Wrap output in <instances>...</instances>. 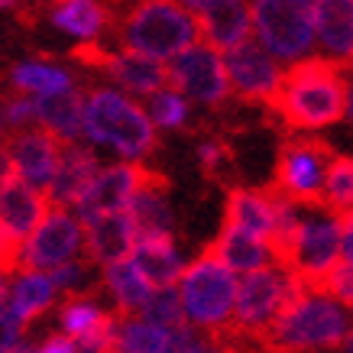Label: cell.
Wrapping results in <instances>:
<instances>
[{"label":"cell","mask_w":353,"mask_h":353,"mask_svg":"<svg viewBox=\"0 0 353 353\" xmlns=\"http://www.w3.org/2000/svg\"><path fill=\"white\" fill-rule=\"evenodd\" d=\"M347 68L350 65L324 55H305L289 68H282V81L266 108L295 133L334 127L343 117H350Z\"/></svg>","instance_id":"6da1fadb"},{"label":"cell","mask_w":353,"mask_h":353,"mask_svg":"<svg viewBox=\"0 0 353 353\" xmlns=\"http://www.w3.org/2000/svg\"><path fill=\"white\" fill-rule=\"evenodd\" d=\"M343 347H350V321L343 305L305 285L292 295V301L256 341V350L263 353H308Z\"/></svg>","instance_id":"7a4b0ae2"},{"label":"cell","mask_w":353,"mask_h":353,"mask_svg":"<svg viewBox=\"0 0 353 353\" xmlns=\"http://www.w3.org/2000/svg\"><path fill=\"white\" fill-rule=\"evenodd\" d=\"M114 36L120 49L139 52L156 62H169L172 55L201 39L194 10H185L175 0H127L117 7Z\"/></svg>","instance_id":"3957f363"},{"label":"cell","mask_w":353,"mask_h":353,"mask_svg":"<svg viewBox=\"0 0 353 353\" xmlns=\"http://www.w3.org/2000/svg\"><path fill=\"white\" fill-rule=\"evenodd\" d=\"M81 137L97 146H108L130 162L146 159L156 150V127L146 108H139V101L123 94L120 88L97 85L85 91Z\"/></svg>","instance_id":"277c9868"},{"label":"cell","mask_w":353,"mask_h":353,"mask_svg":"<svg viewBox=\"0 0 353 353\" xmlns=\"http://www.w3.org/2000/svg\"><path fill=\"white\" fill-rule=\"evenodd\" d=\"M350 227V214H321L295 217V227L272 246V259L305 289H318L327 269L341 259V234ZM321 292V289H318Z\"/></svg>","instance_id":"5b68a950"},{"label":"cell","mask_w":353,"mask_h":353,"mask_svg":"<svg viewBox=\"0 0 353 353\" xmlns=\"http://www.w3.org/2000/svg\"><path fill=\"white\" fill-rule=\"evenodd\" d=\"M301 289L299 279H292L285 269L279 266H263L246 272L243 282L236 285V299H234V311H230V321L221 331L224 341H230L234 347L253 343L266 334V327L279 318V311L292 301V295Z\"/></svg>","instance_id":"8992f818"},{"label":"cell","mask_w":353,"mask_h":353,"mask_svg":"<svg viewBox=\"0 0 353 353\" xmlns=\"http://www.w3.org/2000/svg\"><path fill=\"white\" fill-rule=\"evenodd\" d=\"M236 299V276L211 253H201L192 266L179 276V301H182L185 321L198 324L204 331H221L230 321Z\"/></svg>","instance_id":"52a82bcc"},{"label":"cell","mask_w":353,"mask_h":353,"mask_svg":"<svg viewBox=\"0 0 353 353\" xmlns=\"http://www.w3.org/2000/svg\"><path fill=\"white\" fill-rule=\"evenodd\" d=\"M253 39L276 62H299L314 49L311 0H250Z\"/></svg>","instance_id":"ba28073f"},{"label":"cell","mask_w":353,"mask_h":353,"mask_svg":"<svg viewBox=\"0 0 353 353\" xmlns=\"http://www.w3.org/2000/svg\"><path fill=\"white\" fill-rule=\"evenodd\" d=\"M334 159L331 143H324L308 133H295L282 143L276 162V188L282 198H289L299 208H321V188L327 162Z\"/></svg>","instance_id":"9c48e42d"},{"label":"cell","mask_w":353,"mask_h":353,"mask_svg":"<svg viewBox=\"0 0 353 353\" xmlns=\"http://www.w3.org/2000/svg\"><path fill=\"white\" fill-rule=\"evenodd\" d=\"M165 85L175 88L188 101L204 104V108H224L230 101L224 59L214 46L201 43V39L165 62Z\"/></svg>","instance_id":"30bf717a"},{"label":"cell","mask_w":353,"mask_h":353,"mask_svg":"<svg viewBox=\"0 0 353 353\" xmlns=\"http://www.w3.org/2000/svg\"><path fill=\"white\" fill-rule=\"evenodd\" d=\"M221 59H224V72L227 81H230V94H236L246 104H263L266 108L272 94H276L279 81H282V65L253 36H246L243 43L224 49Z\"/></svg>","instance_id":"8fae6325"},{"label":"cell","mask_w":353,"mask_h":353,"mask_svg":"<svg viewBox=\"0 0 353 353\" xmlns=\"http://www.w3.org/2000/svg\"><path fill=\"white\" fill-rule=\"evenodd\" d=\"M81 253V221L68 208H49V214L39 221L20 243V269H55Z\"/></svg>","instance_id":"7c38bea8"},{"label":"cell","mask_w":353,"mask_h":353,"mask_svg":"<svg viewBox=\"0 0 353 353\" xmlns=\"http://www.w3.org/2000/svg\"><path fill=\"white\" fill-rule=\"evenodd\" d=\"M146 165L143 162H117V165H101L94 175V182L88 185V192L78 198L75 217H91V214H108V211H127L130 198L137 194V188L146 179Z\"/></svg>","instance_id":"4fadbf2b"},{"label":"cell","mask_w":353,"mask_h":353,"mask_svg":"<svg viewBox=\"0 0 353 353\" xmlns=\"http://www.w3.org/2000/svg\"><path fill=\"white\" fill-rule=\"evenodd\" d=\"M3 150L13 162V172L20 175L23 182L43 188L52 179L55 165H59V152H62V143L46 133L43 127H23L13 130L10 137H3Z\"/></svg>","instance_id":"5bb4252c"},{"label":"cell","mask_w":353,"mask_h":353,"mask_svg":"<svg viewBox=\"0 0 353 353\" xmlns=\"http://www.w3.org/2000/svg\"><path fill=\"white\" fill-rule=\"evenodd\" d=\"M101 172L94 150H88L81 143H62L59 152V165H55L52 179L46 185V198L49 208H75L78 198L88 192V185L94 182V175Z\"/></svg>","instance_id":"9a60e30c"},{"label":"cell","mask_w":353,"mask_h":353,"mask_svg":"<svg viewBox=\"0 0 353 353\" xmlns=\"http://www.w3.org/2000/svg\"><path fill=\"white\" fill-rule=\"evenodd\" d=\"M194 20H198L201 43L214 46L217 52H224L230 46L243 43L246 36H253L250 0H201L194 7Z\"/></svg>","instance_id":"2e32d148"},{"label":"cell","mask_w":353,"mask_h":353,"mask_svg":"<svg viewBox=\"0 0 353 353\" xmlns=\"http://www.w3.org/2000/svg\"><path fill=\"white\" fill-rule=\"evenodd\" d=\"M46 214H49V198H46L43 188L23 182L17 172L0 185V227L17 243H23Z\"/></svg>","instance_id":"e0dca14e"},{"label":"cell","mask_w":353,"mask_h":353,"mask_svg":"<svg viewBox=\"0 0 353 353\" xmlns=\"http://www.w3.org/2000/svg\"><path fill=\"white\" fill-rule=\"evenodd\" d=\"M81 240L88 246V263H117L127 259L137 240V227L127 211H108V214L81 217Z\"/></svg>","instance_id":"ac0fdd59"},{"label":"cell","mask_w":353,"mask_h":353,"mask_svg":"<svg viewBox=\"0 0 353 353\" xmlns=\"http://www.w3.org/2000/svg\"><path fill=\"white\" fill-rule=\"evenodd\" d=\"M43 10L55 30L75 36L78 43L101 39L117 17V7L110 0H46Z\"/></svg>","instance_id":"d6986e66"},{"label":"cell","mask_w":353,"mask_h":353,"mask_svg":"<svg viewBox=\"0 0 353 353\" xmlns=\"http://www.w3.org/2000/svg\"><path fill=\"white\" fill-rule=\"evenodd\" d=\"M311 17H314V46L324 49V59L350 65L353 0H311Z\"/></svg>","instance_id":"ffe728a7"},{"label":"cell","mask_w":353,"mask_h":353,"mask_svg":"<svg viewBox=\"0 0 353 353\" xmlns=\"http://www.w3.org/2000/svg\"><path fill=\"white\" fill-rule=\"evenodd\" d=\"M130 259H133V266L139 269V276L146 279L152 289L175 285L185 269L172 234H137L133 250H130Z\"/></svg>","instance_id":"44dd1931"},{"label":"cell","mask_w":353,"mask_h":353,"mask_svg":"<svg viewBox=\"0 0 353 353\" xmlns=\"http://www.w3.org/2000/svg\"><path fill=\"white\" fill-rule=\"evenodd\" d=\"M224 224L240 227L246 234L263 236L269 243L276 227V198L272 188H230L224 204Z\"/></svg>","instance_id":"7402d4cb"},{"label":"cell","mask_w":353,"mask_h":353,"mask_svg":"<svg viewBox=\"0 0 353 353\" xmlns=\"http://www.w3.org/2000/svg\"><path fill=\"white\" fill-rule=\"evenodd\" d=\"M165 194H169L165 175L150 169L143 185L137 188V194L127 204V214L133 221V227H137V234H172L175 217H172V208Z\"/></svg>","instance_id":"603a6c76"},{"label":"cell","mask_w":353,"mask_h":353,"mask_svg":"<svg viewBox=\"0 0 353 353\" xmlns=\"http://www.w3.org/2000/svg\"><path fill=\"white\" fill-rule=\"evenodd\" d=\"M36 104V127L52 133L59 143H78L81 139V108H85V91L78 85L55 91L46 97H32Z\"/></svg>","instance_id":"cb8c5ba5"},{"label":"cell","mask_w":353,"mask_h":353,"mask_svg":"<svg viewBox=\"0 0 353 353\" xmlns=\"http://www.w3.org/2000/svg\"><path fill=\"white\" fill-rule=\"evenodd\" d=\"M204 253H211L217 263H224L230 272H253V269H263L272 263V253H269V243L263 236H253L240 230V227L224 224V230L217 234V240Z\"/></svg>","instance_id":"d4e9b609"},{"label":"cell","mask_w":353,"mask_h":353,"mask_svg":"<svg viewBox=\"0 0 353 353\" xmlns=\"http://www.w3.org/2000/svg\"><path fill=\"white\" fill-rule=\"evenodd\" d=\"M75 85V78L68 68L55 65L52 59H26V62H17L7 72V85H0V91H17V94L26 97H46L55 94V91H65V88Z\"/></svg>","instance_id":"484cf974"},{"label":"cell","mask_w":353,"mask_h":353,"mask_svg":"<svg viewBox=\"0 0 353 353\" xmlns=\"http://www.w3.org/2000/svg\"><path fill=\"white\" fill-rule=\"evenodd\" d=\"M104 285H108L110 299L117 305V314H139V308L146 305L152 285L139 276V269L133 266V259H117L104 266Z\"/></svg>","instance_id":"4316f807"},{"label":"cell","mask_w":353,"mask_h":353,"mask_svg":"<svg viewBox=\"0 0 353 353\" xmlns=\"http://www.w3.org/2000/svg\"><path fill=\"white\" fill-rule=\"evenodd\" d=\"M52 299H55L52 279L46 276V272H39V269H23L10 289V311H13V318L26 327V324L36 321L52 305Z\"/></svg>","instance_id":"83f0119b"},{"label":"cell","mask_w":353,"mask_h":353,"mask_svg":"<svg viewBox=\"0 0 353 353\" xmlns=\"http://www.w3.org/2000/svg\"><path fill=\"white\" fill-rule=\"evenodd\" d=\"M321 201L327 211H334V214H350V201H353V162H350V156L334 152V159L327 162Z\"/></svg>","instance_id":"f1b7e54d"},{"label":"cell","mask_w":353,"mask_h":353,"mask_svg":"<svg viewBox=\"0 0 353 353\" xmlns=\"http://www.w3.org/2000/svg\"><path fill=\"white\" fill-rule=\"evenodd\" d=\"M165 343H169L165 331L152 327L143 318L120 314V321H117V350L120 353H165Z\"/></svg>","instance_id":"f546056e"},{"label":"cell","mask_w":353,"mask_h":353,"mask_svg":"<svg viewBox=\"0 0 353 353\" xmlns=\"http://www.w3.org/2000/svg\"><path fill=\"white\" fill-rule=\"evenodd\" d=\"M146 114H150L152 127L185 130L192 108H188V97H182L175 88L165 85V88H159V91H152L150 94V108H146Z\"/></svg>","instance_id":"4dcf8cb0"},{"label":"cell","mask_w":353,"mask_h":353,"mask_svg":"<svg viewBox=\"0 0 353 353\" xmlns=\"http://www.w3.org/2000/svg\"><path fill=\"white\" fill-rule=\"evenodd\" d=\"M139 314H143V321H150L152 327H159V331H169L175 324H182L185 314H182V301H179V289H175V285L152 289L146 305L139 308Z\"/></svg>","instance_id":"1f68e13d"},{"label":"cell","mask_w":353,"mask_h":353,"mask_svg":"<svg viewBox=\"0 0 353 353\" xmlns=\"http://www.w3.org/2000/svg\"><path fill=\"white\" fill-rule=\"evenodd\" d=\"M101 314H104V308H97L94 299H85V295H72V299L62 305V311H59V324H62V334H65V337H72V341H78L81 334H88L97 321H101Z\"/></svg>","instance_id":"d6a6232c"},{"label":"cell","mask_w":353,"mask_h":353,"mask_svg":"<svg viewBox=\"0 0 353 353\" xmlns=\"http://www.w3.org/2000/svg\"><path fill=\"white\" fill-rule=\"evenodd\" d=\"M198 162H201V169L208 179H224L230 165H234V150L227 146L224 139H204L201 146H198Z\"/></svg>","instance_id":"836d02e7"},{"label":"cell","mask_w":353,"mask_h":353,"mask_svg":"<svg viewBox=\"0 0 353 353\" xmlns=\"http://www.w3.org/2000/svg\"><path fill=\"white\" fill-rule=\"evenodd\" d=\"M318 289L324 295H331L334 301H341V305H350L353 299V276H350V259H337L331 269H327V276L321 279V285Z\"/></svg>","instance_id":"e575fe53"},{"label":"cell","mask_w":353,"mask_h":353,"mask_svg":"<svg viewBox=\"0 0 353 353\" xmlns=\"http://www.w3.org/2000/svg\"><path fill=\"white\" fill-rule=\"evenodd\" d=\"M169 343H165V353H204V337L194 331L188 321L175 324L165 331Z\"/></svg>","instance_id":"d590c367"},{"label":"cell","mask_w":353,"mask_h":353,"mask_svg":"<svg viewBox=\"0 0 353 353\" xmlns=\"http://www.w3.org/2000/svg\"><path fill=\"white\" fill-rule=\"evenodd\" d=\"M52 285L55 289H62V292H68V289H75V285H81L88 279V259H68V263H62V266H55L52 269Z\"/></svg>","instance_id":"8d00e7d4"},{"label":"cell","mask_w":353,"mask_h":353,"mask_svg":"<svg viewBox=\"0 0 353 353\" xmlns=\"http://www.w3.org/2000/svg\"><path fill=\"white\" fill-rule=\"evenodd\" d=\"M23 331H26V327L13 318L10 305H7V308H0V353L10 350L17 341H23Z\"/></svg>","instance_id":"74e56055"},{"label":"cell","mask_w":353,"mask_h":353,"mask_svg":"<svg viewBox=\"0 0 353 353\" xmlns=\"http://www.w3.org/2000/svg\"><path fill=\"white\" fill-rule=\"evenodd\" d=\"M36 353H75V341L65 337V334H52V337H46Z\"/></svg>","instance_id":"f35d334b"},{"label":"cell","mask_w":353,"mask_h":353,"mask_svg":"<svg viewBox=\"0 0 353 353\" xmlns=\"http://www.w3.org/2000/svg\"><path fill=\"white\" fill-rule=\"evenodd\" d=\"M204 353H236V347L230 341H224L221 334H208V341H204Z\"/></svg>","instance_id":"ab89813d"},{"label":"cell","mask_w":353,"mask_h":353,"mask_svg":"<svg viewBox=\"0 0 353 353\" xmlns=\"http://www.w3.org/2000/svg\"><path fill=\"white\" fill-rule=\"evenodd\" d=\"M46 0H20V7H17V13H20L23 23H36V17H39V10H43Z\"/></svg>","instance_id":"60d3db41"},{"label":"cell","mask_w":353,"mask_h":353,"mask_svg":"<svg viewBox=\"0 0 353 353\" xmlns=\"http://www.w3.org/2000/svg\"><path fill=\"white\" fill-rule=\"evenodd\" d=\"M13 175V162H10V156H7V150H3V139H0V185L7 182Z\"/></svg>","instance_id":"b9f144b4"},{"label":"cell","mask_w":353,"mask_h":353,"mask_svg":"<svg viewBox=\"0 0 353 353\" xmlns=\"http://www.w3.org/2000/svg\"><path fill=\"white\" fill-rule=\"evenodd\" d=\"M10 272H3V269H0V308H7V305H10Z\"/></svg>","instance_id":"7bdbcfd3"},{"label":"cell","mask_w":353,"mask_h":353,"mask_svg":"<svg viewBox=\"0 0 353 353\" xmlns=\"http://www.w3.org/2000/svg\"><path fill=\"white\" fill-rule=\"evenodd\" d=\"M3 353H36V347H32V343H26V341H17L10 350H3Z\"/></svg>","instance_id":"ee69618b"},{"label":"cell","mask_w":353,"mask_h":353,"mask_svg":"<svg viewBox=\"0 0 353 353\" xmlns=\"http://www.w3.org/2000/svg\"><path fill=\"white\" fill-rule=\"evenodd\" d=\"M20 7V0H0V10H17Z\"/></svg>","instance_id":"f6af8a7d"},{"label":"cell","mask_w":353,"mask_h":353,"mask_svg":"<svg viewBox=\"0 0 353 353\" xmlns=\"http://www.w3.org/2000/svg\"><path fill=\"white\" fill-rule=\"evenodd\" d=\"M175 3H179V7H185V10H194L201 0H175Z\"/></svg>","instance_id":"bcb514c9"},{"label":"cell","mask_w":353,"mask_h":353,"mask_svg":"<svg viewBox=\"0 0 353 353\" xmlns=\"http://www.w3.org/2000/svg\"><path fill=\"white\" fill-rule=\"evenodd\" d=\"M3 133H7V120H3V108H0V139H3Z\"/></svg>","instance_id":"7dc6e473"},{"label":"cell","mask_w":353,"mask_h":353,"mask_svg":"<svg viewBox=\"0 0 353 353\" xmlns=\"http://www.w3.org/2000/svg\"><path fill=\"white\" fill-rule=\"evenodd\" d=\"M110 3H114V7H120V3H127V0H110Z\"/></svg>","instance_id":"c3c4849f"},{"label":"cell","mask_w":353,"mask_h":353,"mask_svg":"<svg viewBox=\"0 0 353 353\" xmlns=\"http://www.w3.org/2000/svg\"><path fill=\"white\" fill-rule=\"evenodd\" d=\"M117 353H120V350H117Z\"/></svg>","instance_id":"681fc988"}]
</instances>
